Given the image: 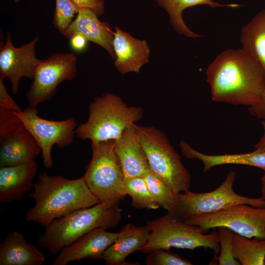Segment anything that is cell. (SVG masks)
Wrapping results in <instances>:
<instances>
[{
    "mask_svg": "<svg viewBox=\"0 0 265 265\" xmlns=\"http://www.w3.org/2000/svg\"><path fill=\"white\" fill-rule=\"evenodd\" d=\"M211 99L215 102L251 106L265 90V73L245 50L228 49L220 53L206 71Z\"/></svg>",
    "mask_w": 265,
    "mask_h": 265,
    "instance_id": "obj_1",
    "label": "cell"
},
{
    "mask_svg": "<svg viewBox=\"0 0 265 265\" xmlns=\"http://www.w3.org/2000/svg\"><path fill=\"white\" fill-rule=\"evenodd\" d=\"M29 197L34 205L25 212L26 221L46 227L54 220L99 203L83 177L70 180L61 175L39 176Z\"/></svg>",
    "mask_w": 265,
    "mask_h": 265,
    "instance_id": "obj_2",
    "label": "cell"
},
{
    "mask_svg": "<svg viewBox=\"0 0 265 265\" xmlns=\"http://www.w3.org/2000/svg\"><path fill=\"white\" fill-rule=\"evenodd\" d=\"M119 204L99 202L55 219L45 227L44 232L39 237V246L55 255L94 229L115 227L122 217Z\"/></svg>",
    "mask_w": 265,
    "mask_h": 265,
    "instance_id": "obj_3",
    "label": "cell"
},
{
    "mask_svg": "<svg viewBox=\"0 0 265 265\" xmlns=\"http://www.w3.org/2000/svg\"><path fill=\"white\" fill-rule=\"evenodd\" d=\"M143 113L141 107L128 106L118 96L106 93L90 104L88 118L76 128V135L91 142L116 140Z\"/></svg>",
    "mask_w": 265,
    "mask_h": 265,
    "instance_id": "obj_4",
    "label": "cell"
},
{
    "mask_svg": "<svg viewBox=\"0 0 265 265\" xmlns=\"http://www.w3.org/2000/svg\"><path fill=\"white\" fill-rule=\"evenodd\" d=\"M146 227L150 231L148 239L138 250L144 254L157 249L173 247L190 250L208 248L214 251L215 256L219 253L217 232L207 234L208 231L200 227L187 223L169 212L147 221Z\"/></svg>",
    "mask_w": 265,
    "mask_h": 265,
    "instance_id": "obj_5",
    "label": "cell"
},
{
    "mask_svg": "<svg viewBox=\"0 0 265 265\" xmlns=\"http://www.w3.org/2000/svg\"><path fill=\"white\" fill-rule=\"evenodd\" d=\"M115 140L91 142L92 159L83 177L99 202H120L126 195L125 178L115 152Z\"/></svg>",
    "mask_w": 265,
    "mask_h": 265,
    "instance_id": "obj_6",
    "label": "cell"
},
{
    "mask_svg": "<svg viewBox=\"0 0 265 265\" xmlns=\"http://www.w3.org/2000/svg\"><path fill=\"white\" fill-rule=\"evenodd\" d=\"M135 127L151 171L176 195L189 190L191 176L166 135L153 127L135 125Z\"/></svg>",
    "mask_w": 265,
    "mask_h": 265,
    "instance_id": "obj_7",
    "label": "cell"
},
{
    "mask_svg": "<svg viewBox=\"0 0 265 265\" xmlns=\"http://www.w3.org/2000/svg\"><path fill=\"white\" fill-rule=\"evenodd\" d=\"M235 179L236 172L231 171L227 174L222 184L213 191L196 193L187 190L178 194L174 207L169 213L184 221L239 204L265 208V201L262 197L249 198L236 193L233 189Z\"/></svg>",
    "mask_w": 265,
    "mask_h": 265,
    "instance_id": "obj_8",
    "label": "cell"
},
{
    "mask_svg": "<svg viewBox=\"0 0 265 265\" xmlns=\"http://www.w3.org/2000/svg\"><path fill=\"white\" fill-rule=\"evenodd\" d=\"M184 221L207 231L224 227L247 238L265 239V208L239 204Z\"/></svg>",
    "mask_w": 265,
    "mask_h": 265,
    "instance_id": "obj_9",
    "label": "cell"
},
{
    "mask_svg": "<svg viewBox=\"0 0 265 265\" xmlns=\"http://www.w3.org/2000/svg\"><path fill=\"white\" fill-rule=\"evenodd\" d=\"M14 113L39 144L44 166L51 168L53 165L51 155L52 147L55 145L63 148L73 142L77 128L75 119L70 117L61 121L47 120L38 115L36 107L29 106L20 112Z\"/></svg>",
    "mask_w": 265,
    "mask_h": 265,
    "instance_id": "obj_10",
    "label": "cell"
},
{
    "mask_svg": "<svg viewBox=\"0 0 265 265\" xmlns=\"http://www.w3.org/2000/svg\"><path fill=\"white\" fill-rule=\"evenodd\" d=\"M77 64V57L72 53H53L41 60L26 95L28 106L36 107L39 104L51 100L60 83L75 77Z\"/></svg>",
    "mask_w": 265,
    "mask_h": 265,
    "instance_id": "obj_11",
    "label": "cell"
},
{
    "mask_svg": "<svg viewBox=\"0 0 265 265\" xmlns=\"http://www.w3.org/2000/svg\"><path fill=\"white\" fill-rule=\"evenodd\" d=\"M38 38L20 47L12 44L10 34L6 37L5 42L0 48V74L3 78L9 79L13 93L19 90L20 79L26 77L33 79L35 70L41 62L36 57L35 45Z\"/></svg>",
    "mask_w": 265,
    "mask_h": 265,
    "instance_id": "obj_12",
    "label": "cell"
},
{
    "mask_svg": "<svg viewBox=\"0 0 265 265\" xmlns=\"http://www.w3.org/2000/svg\"><path fill=\"white\" fill-rule=\"evenodd\" d=\"M118 235V233L109 232L103 228L94 229L63 248L52 265H66L86 258L101 259Z\"/></svg>",
    "mask_w": 265,
    "mask_h": 265,
    "instance_id": "obj_13",
    "label": "cell"
},
{
    "mask_svg": "<svg viewBox=\"0 0 265 265\" xmlns=\"http://www.w3.org/2000/svg\"><path fill=\"white\" fill-rule=\"evenodd\" d=\"M114 149L125 179L143 177L152 171L140 141L135 124L127 128L120 138L115 140Z\"/></svg>",
    "mask_w": 265,
    "mask_h": 265,
    "instance_id": "obj_14",
    "label": "cell"
},
{
    "mask_svg": "<svg viewBox=\"0 0 265 265\" xmlns=\"http://www.w3.org/2000/svg\"><path fill=\"white\" fill-rule=\"evenodd\" d=\"M83 35L88 41L93 42L105 49L112 59H115L113 42L114 32L107 22H101L91 9L80 8L76 18L72 22L64 36L69 39L74 34Z\"/></svg>",
    "mask_w": 265,
    "mask_h": 265,
    "instance_id": "obj_15",
    "label": "cell"
},
{
    "mask_svg": "<svg viewBox=\"0 0 265 265\" xmlns=\"http://www.w3.org/2000/svg\"><path fill=\"white\" fill-rule=\"evenodd\" d=\"M114 28L115 67L122 74L139 72L142 65L149 61L150 49L146 41L137 39L117 27Z\"/></svg>",
    "mask_w": 265,
    "mask_h": 265,
    "instance_id": "obj_16",
    "label": "cell"
},
{
    "mask_svg": "<svg viewBox=\"0 0 265 265\" xmlns=\"http://www.w3.org/2000/svg\"><path fill=\"white\" fill-rule=\"evenodd\" d=\"M38 171L34 160L0 168V202L19 201L33 186V180Z\"/></svg>",
    "mask_w": 265,
    "mask_h": 265,
    "instance_id": "obj_17",
    "label": "cell"
},
{
    "mask_svg": "<svg viewBox=\"0 0 265 265\" xmlns=\"http://www.w3.org/2000/svg\"><path fill=\"white\" fill-rule=\"evenodd\" d=\"M118 238L103 253L101 259L108 265H124L131 253L138 251L147 242L150 231L145 226L126 224L118 232Z\"/></svg>",
    "mask_w": 265,
    "mask_h": 265,
    "instance_id": "obj_18",
    "label": "cell"
},
{
    "mask_svg": "<svg viewBox=\"0 0 265 265\" xmlns=\"http://www.w3.org/2000/svg\"><path fill=\"white\" fill-rule=\"evenodd\" d=\"M0 143V167L29 162L41 152L36 139L25 128Z\"/></svg>",
    "mask_w": 265,
    "mask_h": 265,
    "instance_id": "obj_19",
    "label": "cell"
},
{
    "mask_svg": "<svg viewBox=\"0 0 265 265\" xmlns=\"http://www.w3.org/2000/svg\"><path fill=\"white\" fill-rule=\"evenodd\" d=\"M44 254L27 242L20 232L8 234L0 245V265H41Z\"/></svg>",
    "mask_w": 265,
    "mask_h": 265,
    "instance_id": "obj_20",
    "label": "cell"
},
{
    "mask_svg": "<svg viewBox=\"0 0 265 265\" xmlns=\"http://www.w3.org/2000/svg\"><path fill=\"white\" fill-rule=\"evenodd\" d=\"M182 155L188 159H198L203 164V171L206 172L214 166L223 164H242L253 166L265 171V151L253 152L236 154L211 155L203 154L193 148L186 141L180 143Z\"/></svg>",
    "mask_w": 265,
    "mask_h": 265,
    "instance_id": "obj_21",
    "label": "cell"
},
{
    "mask_svg": "<svg viewBox=\"0 0 265 265\" xmlns=\"http://www.w3.org/2000/svg\"><path fill=\"white\" fill-rule=\"evenodd\" d=\"M240 41L242 49L260 65L265 73V8L243 27Z\"/></svg>",
    "mask_w": 265,
    "mask_h": 265,
    "instance_id": "obj_22",
    "label": "cell"
},
{
    "mask_svg": "<svg viewBox=\"0 0 265 265\" xmlns=\"http://www.w3.org/2000/svg\"><path fill=\"white\" fill-rule=\"evenodd\" d=\"M159 5L169 14L170 22L174 29L179 34L196 38L199 35L190 30L185 24L182 12L186 8L197 5H207L211 7H229L236 8L242 5L236 3L221 4L212 0H155Z\"/></svg>",
    "mask_w": 265,
    "mask_h": 265,
    "instance_id": "obj_23",
    "label": "cell"
},
{
    "mask_svg": "<svg viewBox=\"0 0 265 265\" xmlns=\"http://www.w3.org/2000/svg\"><path fill=\"white\" fill-rule=\"evenodd\" d=\"M233 255L242 265H265V239L247 238L234 233Z\"/></svg>",
    "mask_w": 265,
    "mask_h": 265,
    "instance_id": "obj_24",
    "label": "cell"
},
{
    "mask_svg": "<svg viewBox=\"0 0 265 265\" xmlns=\"http://www.w3.org/2000/svg\"><path fill=\"white\" fill-rule=\"evenodd\" d=\"M124 189L126 195L132 198V204L134 208L155 210L160 207L142 177L125 179Z\"/></svg>",
    "mask_w": 265,
    "mask_h": 265,
    "instance_id": "obj_25",
    "label": "cell"
},
{
    "mask_svg": "<svg viewBox=\"0 0 265 265\" xmlns=\"http://www.w3.org/2000/svg\"><path fill=\"white\" fill-rule=\"evenodd\" d=\"M142 177L160 207L168 212H171L174 207L177 195L170 186L152 171L146 173Z\"/></svg>",
    "mask_w": 265,
    "mask_h": 265,
    "instance_id": "obj_26",
    "label": "cell"
},
{
    "mask_svg": "<svg viewBox=\"0 0 265 265\" xmlns=\"http://www.w3.org/2000/svg\"><path fill=\"white\" fill-rule=\"evenodd\" d=\"M80 9L72 0H55L53 22L54 26L63 34Z\"/></svg>",
    "mask_w": 265,
    "mask_h": 265,
    "instance_id": "obj_27",
    "label": "cell"
},
{
    "mask_svg": "<svg viewBox=\"0 0 265 265\" xmlns=\"http://www.w3.org/2000/svg\"><path fill=\"white\" fill-rule=\"evenodd\" d=\"M217 232L220 251L215 258L218 265H240V264L233 255V239L235 233L224 227H218Z\"/></svg>",
    "mask_w": 265,
    "mask_h": 265,
    "instance_id": "obj_28",
    "label": "cell"
},
{
    "mask_svg": "<svg viewBox=\"0 0 265 265\" xmlns=\"http://www.w3.org/2000/svg\"><path fill=\"white\" fill-rule=\"evenodd\" d=\"M146 255V263L147 265H192L189 260L164 249H155Z\"/></svg>",
    "mask_w": 265,
    "mask_h": 265,
    "instance_id": "obj_29",
    "label": "cell"
},
{
    "mask_svg": "<svg viewBox=\"0 0 265 265\" xmlns=\"http://www.w3.org/2000/svg\"><path fill=\"white\" fill-rule=\"evenodd\" d=\"M24 129L23 122L13 111L0 108V141Z\"/></svg>",
    "mask_w": 265,
    "mask_h": 265,
    "instance_id": "obj_30",
    "label": "cell"
},
{
    "mask_svg": "<svg viewBox=\"0 0 265 265\" xmlns=\"http://www.w3.org/2000/svg\"><path fill=\"white\" fill-rule=\"evenodd\" d=\"M4 78L0 77V108L19 112L22 110L14 100L9 95L3 82Z\"/></svg>",
    "mask_w": 265,
    "mask_h": 265,
    "instance_id": "obj_31",
    "label": "cell"
},
{
    "mask_svg": "<svg viewBox=\"0 0 265 265\" xmlns=\"http://www.w3.org/2000/svg\"><path fill=\"white\" fill-rule=\"evenodd\" d=\"M80 8H87L93 10L99 16L105 10L104 0H72Z\"/></svg>",
    "mask_w": 265,
    "mask_h": 265,
    "instance_id": "obj_32",
    "label": "cell"
},
{
    "mask_svg": "<svg viewBox=\"0 0 265 265\" xmlns=\"http://www.w3.org/2000/svg\"><path fill=\"white\" fill-rule=\"evenodd\" d=\"M248 111L254 117L265 119V90L260 100L256 104L249 106Z\"/></svg>",
    "mask_w": 265,
    "mask_h": 265,
    "instance_id": "obj_33",
    "label": "cell"
},
{
    "mask_svg": "<svg viewBox=\"0 0 265 265\" xmlns=\"http://www.w3.org/2000/svg\"><path fill=\"white\" fill-rule=\"evenodd\" d=\"M69 40L72 48L79 52L85 48L88 41L83 35L80 33L74 34Z\"/></svg>",
    "mask_w": 265,
    "mask_h": 265,
    "instance_id": "obj_34",
    "label": "cell"
},
{
    "mask_svg": "<svg viewBox=\"0 0 265 265\" xmlns=\"http://www.w3.org/2000/svg\"><path fill=\"white\" fill-rule=\"evenodd\" d=\"M262 124L264 129V133L254 147L256 150L265 151V119L263 120Z\"/></svg>",
    "mask_w": 265,
    "mask_h": 265,
    "instance_id": "obj_35",
    "label": "cell"
},
{
    "mask_svg": "<svg viewBox=\"0 0 265 265\" xmlns=\"http://www.w3.org/2000/svg\"><path fill=\"white\" fill-rule=\"evenodd\" d=\"M262 197L265 201V171L261 179Z\"/></svg>",
    "mask_w": 265,
    "mask_h": 265,
    "instance_id": "obj_36",
    "label": "cell"
},
{
    "mask_svg": "<svg viewBox=\"0 0 265 265\" xmlns=\"http://www.w3.org/2000/svg\"><path fill=\"white\" fill-rule=\"evenodd\" d=\"M20 0H14V1L15 2H19Z\"/></svg>",
    "mask_w": 265,
    "mask_h": 265,
    "instance_id": "obj_37",
    "label": "cell"
},
{
    "mask_svg": "<svg viewBox=\"0 0 265 265\" xmlns=\"http://www.w3.org/2000/svg\"></svg>",
    "mask_w": 265,
    "mask_h": 265,
    "instance_id": "obj_38",
    "label": "cell"
}]
</instances>
